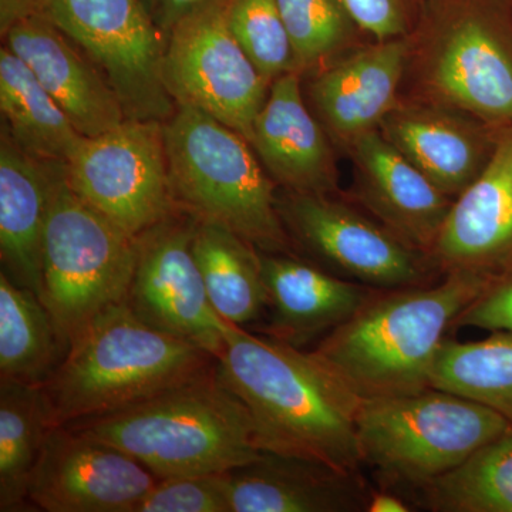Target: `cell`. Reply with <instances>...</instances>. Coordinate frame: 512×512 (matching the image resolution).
Instances as JSON below:
<instances>
[{"mask_svg":"<svg viewBox=\"0 0 512 512\" xmlns=\"http://www.w3.org/2000/svg\"><path fill=\"white\" fill-rule=\"evenodd\" d=\"M366 511L369 512H407L410 511L409 505L404 503L402 498L397 497L396 494L376 493L370 495L369 504H367Z\"/></svg>","mask_w":512,"mask_h":512,"instance_id":"obj_37","label":"cell"},{"mask_svg":"<svg viewBox=\"0 0 512 512\" xmlns=\"http://www.w3.org/2000/svg\"><path fill=\"white\" fill-rule=\"evenodd\" d=\"M163 74L175 104L205 111L252 143L271 84L229 28L228 0H207L174 26Z\"/></svg>","mask_w":512,"mask_h":512,"instance_id":"obj_10","label":"cell"},{"mask_svg":"<svg viewBox=\"0 0 512 512\" xmlns=\"http://www.w3.org/2000/svg\"><path fill=\"white\" fill-rule=\"evenodd\" d=\"M228 474L232 512L366 511L370 500L359 473L271 451Z\"/></svg>","mask_w":512,"mask_h":512,"instance_id":"obj_22","label":"cell"},{"mask_svg":"<svg viewBox=\"0 0 512 512\" xmlns=\"http://www.w3.org/2000/svg\"><path fill=\"white\" fill-rule=\"evenodd\" d=\"M157 481L119 448L57 426L33 468L28 501L47 512H136Z\"/></svg>","mask_w":512,"mask_h":512,"instance_id":"obj_14","label":"cell"},{"mask_svg":"<svg viewBox=\"0 0 512 512\" xmlns=\"http://www.w3.org/2000/svg\"><path fill=\"white\" fill-rule=\"evenodd\" d=\"M481 123L461 111L426 101H400L379 131L410 163L456 200L484 170L495 146Z\"/></svg>","mask_w":512,"mask_h":512,"instance_id":"obj_20","label":"cell"},{"mask_svg":"<svg viewBox=\"0 0 512 512\" xmlns=\"http://www.w3.org/2000/svg\"><path fill=\"white\" fill-rule=\"evenodd\" d=\"M3 128L32 156L69 163L84 137L32 70L8 46L0 50Z\"/></svg>","mask_w":512,"mask_h":512,"instance_id":"obj_24","label":"cell"},{"mask_svg":"<svg viewBox=\"0 0 512 512\" xmlns=\"http://www.w3.org/2000/svg\"><path fill=\"white\" fill-rule=\"evenodd\" d=\"M409 55V37L375 40L326 64L313 77L309 99L333 143L348 150L356 138L379 130L400 103Z\"/></svg>","mask_w":512,"mask_h":512,"instance_id":"obj_15","label":"cell"},{"mask_svg":"<svg viewBox=\"0 0 512 512\" xmlns=\"http://www.w3.org/2000/svg\"><path fill=\"white\" fill-rule=\"evenodd\" d=\"M430 386L483 404L512 426V333L491 332L478 342L444 340Z\"/></svg>","mask_w":512,"mask_h":512,"instance_id":"obj_28","label":"cell"},{"mask_svg":"<svg viewBox=\"0 0 512 512\" xmlns=\"http://www.w3.org/2000/svg\"><path fill=\"white\" fill-rule=\"evenodd\" d=\"M491 279L450 271L437 285L376 291L313 353L362 399L423 392L448 330Z\"/></svg>","mask_w":512,"mask_h":512,"instance_id":"obj_2","label":"cell"},{"mask_svg":"<svg viewBox=\"0 0 512 512\" xmlns=\"http://www.w3.org/2000/svg\"><path fill=\"white\" fill-rule=\"evenodd\" d=\"M228 473L158 480L138 504L136 512H232Z\"/></svg>","mask_w":512,"mask_h":512,"instance_id":"obj_32","label":"cell"},{"mask_svg":"<svg viewBox=\"0 0 512 512\" xmlns=\"http://www.w3.org/2000/svg\"><path fill=\"white\" fill-rule=\"evenodd\" d=\"M454 328L512 333V269L491 279L476 301L458 316Z\"/></svg>","mask_w":512,"mask_h":512,"instance_id":"obj_34","label":"cell"},{"mask_svg":"<svg viewBox=\"0 0 512 512\" xmlns=\"http://www.w3.org/2000/svg\"><path fill=\"white\" fill-rule=\"evenodd\" d=\"M36 16L82 50L119 97L127 119L164 123L173 116L163 74L167 37L144 0H42Z\"/></svg>","mask_w":512,"mask_h":512,"instance_id":"obj_9","label":"cell"},{"mask_svg":"<svg viewBox=\"0 0 512 512\" xmlns=\"http://www.w3.org/2000/svg\"><path fill=\"white\" fill-rule=\"evenodd\" d=\"M192 252L212 308L225 322L244 328L268 308L259 251L218 225L197 221Z\"/></svg>","mask_w":512,"mask_h":512,"instance_id":"obj_25","label":"cell"},{"mask_svg":"<svg viewBox=\"0 0 512 512\" xmlns=\"http://www.w3.org/2000/svg\"><path fill=\"white\" fill-rule=\"evenodd\" d=\"M64 346L35 292L0 274V382L45 384Z\"/></svg>","mask_w":512,"mask_h":512,"instance_id":"obj_27","label":"cell"},{"mask_svg":"<svg viewBox=\"0 0 512 512\" xmlns=\"http://www.w3.org/2000/svg\"><path fill=\"white\" fill-rule=\"evenodd\" d=\"M348 151L355 164V191L360 204L410 247L430 256L453 198L410 163L379 130L356 138Z\"/></svg>","mask_w":512,"mask_h":512,"instance_id":"obj_17","label":"cell"},{"mask_svg":"<svg viewBox=\"0 0 512 512\" xmlns=\"http://www.w3.org/2000/svg\"><path fill=\"white\" fill-rule=\"evenodd\" d=\"M42 0H0V33L2 36L20 20L36 16Z\"/></svg>","mask_w":512,"mask_h":512,"instance_id":"obj_36","label":"cell"},{"mask_svg":"<svg viewBox=\"0 0 512 512\" xmlns=\"http://www.w3.org/2000/svg\"><path fill=\"white\" fill-rule=\"evenodd\" d=\"M298 72L325 67L366 36L346 0H276Z\"/></svg>","mask_w":512,"mask_h":512,"instance_id":"obj_30","label":"cell"},{"mask_svg":"<svg viewBox=\"0 0 512 512\" xmlns=\"http://www.w3.org/2000/svg\"><path fill=\"white\" fill-rule=\"evenodd\" d=\"M510 426L487 406L434 387L407 396L363 399L357 416L363 464L390 483L420 490Z\"/></svg>","mask_w":512,"mask_h":512,"instance_id":"obj_8","label":"cell"},{"mask_svg":"<svg viewBox=\"0 0 512 512\" xmlns=\"http://www.w3.org/2000/svg\"><path fill=\"white\" fill-rule=\"evenodd\" d=\"M215 363L207 350L147 325L121 302L70 340L43 387L56 426H67L141 402Z\"/></svg>","mask_w":512,"mask_h":512,"instance_id":"obj_4","label":"cell"},{"mask_svg":"<svg viewBox=\"0 0 512 512\" xmlns=\"http://www.w3.org/2000/svg\"><path fill=\"white\" fill-rule=\"evenodd\" d=\"M217 370L247 406L262 451L359 473L363 399L315 353L231 325Z\"/></svg>","mask_w":512,"mask_h":512,"instance_id":"obj_1","label":"cell"},{"mask_svg":"<svg viewBox=\"0 0 512 512\" xmlns=\"http://www.w3.org/2000/svg\"><path fill=\"white\" fill-rule=\"evenodd\" d=\"M228 23L266 82L271 84L286 73L298 72L276 0H228Z\"/></svg>","mask_w":512,"mask_h":512,"instance_id":"obj_31","label":"cell"},{"mask_svg":"<svg viewBox=\"0 0 512 512\" xmlns=\"http://www.w3.org/2000/svg\"><path fill=\"white\" fill-rule=\"evenodd\" d=\"M430 258L444 272L495 278L512 269V133L453 201Z\"/></svg>","mask_w":512,"mask_h":512,"instance_id":"obj_16","label":"cell"},{"mask_svg":"<svg viewBox=\"0 0 512 512\" xmlns=\"http://www.w3.org/2000/svg\"><path fill=\"white\" fill-rule=\"evenodd\" d=\"M157 28L167 37L174 26L207 0H144Z\"/></svg>","mask_w":512,"mask_h":512,"instance_id":"obj_35","label":"cell"},{"mask_svg":"<svg viewBox=\"0 0 512 512\" xmlns=\"http://www.w3.org/2000/svg\"><path fill=\"white\" fill-rule=\"evenodd\" d=\"M278 211L289 237L357 284L379 291L429 285L437 268L382 222L330 195L288 191L278 198Z\"/></svg>","mask_w":512,"mask_h":512,"instance_id":"obj_12","label":"cell"},{"mask_svg":"<svg viewBox=\"0 0 512 512\" xmlns=\"http://www.w3.org/2000/svg\"><path fill=\"white\" fill-rule=\"evenodd\" d=\"M3 39L83 137L100 136L127 120L119 97L97 67L49 20H20Z\"/></svg>","mask_w":512,"mask_h":512,"instance_id":"obj_19","label":"cell"},{"mask_svg":"<svg viewBox=\"0 0 512 512\" xmlns=\"http://www.w3.org/2000/svg\"><path fill=\"white\" fill-rule=\"evenodd\" d=\"M137 255L138 237L84 202L60 164L43 237L39 299L66 348L100 313L126 302Z\"/></svg>","mask_w":512,"mask_h":512,"instance_id":"obj_7","label":"cell"},{"mask_svg":"<svg viewBox=\"0 0 512 512\" xmlns=\"http://www.w3.org/2000/svg\"><path fill=\"white\" fill-rule=\"evenodd\" d=\"M64 174L84 202L133 237L178 211L163 121L127 119L100 136L84 137Z\"/></svg>","mask_w":512,"mask_h":512,"instance_id":"obj_11","label":"cell"},{"mask_svg":"<svg viewBox=\"0 0 512 512\" xmlns=\"http://www.w3.org/2000/svg\"><path fill=\"white\" fill-rule=\"evenodd\" d=\"M427 0H346L360 29L373 40L409 37Z\"/></svg>","mask_w":512,"mask_h":512,"instance_id":"obj_33","label":"cell"},{"mask_svg":"<svg viewBox=\"0 0 512 512\" xmlns=\"http://www.w3.org/2000/svg\"><path fill=\"white\" fill-rule=\"evenodd\" d=\"M163 130L168 178L178 210L234 232L258 251L291 252L274 181L238 131L184 104H175Z\"/></svg>","mask_w":512,"mask_h":512,"instance_id":"obj_5","label":"cell"},{"mask_svg":"<svg viewBox=\"0 0 512 512\" xmlns=\"http://www.w3.org/2000/svg\"><path fill=\"white\" fill-rule=\"evenodd\" d=\"M67 426L136 458L158 480L228 473L262 454L251 414L217 363L141 402Z\"/></svg>","mask_w":512,"mask_h":512,"instance_id":"obj_3","label":"cell"},{"mask_svg":"<svg viewBox=\"0 0 512 512\" xmlns=\"http://www.w3.org/2000/svg\"><path fill=\"white\" fill-rule=\"evenodd\" d=\"M259 259L272 312L266 335L293 348L301 349L329 335L379 291L329 274L291 254L259 251Z\"/></svg>","mask_w":512,"mask_h":512,"instance_id":"obj_21","label":"cell"},{"mask_svg":"<svg viewBox=\"0 0 512 512\" xmlns=\"http://www.w3.org/2000/svg\"><path fill=\"white\" fill-rule=\"evenodd\" d=\"M421 491L431 511L512 512V426Z\"/></svg>","mask_w":512,"mask_h":512,"instance_id":"obj_29","label":"cell"},{"mask_svg":"<svg viewBox=\"0 0 512 512\" xmlns=\"http://www.w3.org/2000/svg\"><path fill=\"white\" fill-rule=\"evenodd\" d=\"M197 220L178 210L138 235V255L126 303L161 332L195 343L215 359L225 346V322L212 308L194 252Z\"/></svg>","mask_w":512,"mask_h":512,"instance_id":"obj_13","label":"cell"},{"mask_svg":"<svg viewBox=\"0 0 512 512\" xmlns=\"http://www.w3.org/2000/svg\"><path fill=\"white\" fill-rule=\"evenodd\" d=\"M508 0H427L410 39L417 100L484 123L512 120Z\"/></svg>","mask_w":512,"mask_h":512,"instance_id":"obj_6","label":"cell"},{"mask_svg":"<svg viewBox=\"0 0 512 512\" xmlns=\"http://www.w3.org/2000/svg\"><path fill=\"white\" fill-rule=\"evenodd\" d=\"M57 161L23 150L6 128L0 134V256L3 271L39 296L43 237Z\"/></svg>","mask_w":512,"mask_h":512,"instance_id":"obj_23","label":"cell"},{"mask_svg":"<svg viewBox=\"0 0 512 512\" xmlns=\"http://www.w3.org/2000/svg\"><path fill=\"white\" fill-rule=\"evenodd\" d=\"M328 131L306 106L301 73L278 77L254 123V148L266 173L286 191H338V165Z\"/></svg>","mask_w":512,"mask_h":512,"instance_id":"obj_18","label":"cell"},{"mask_svg":"<svg viewBox=\"0 0 512 512\" xmlns=\"http://www.w3.org/2000/svg\"><path fill=\"white\" fill-rule=\"evenodd\" d=\"M53 427L43 384L0 382V511L28 505L30 476Z\"/></svg>","mask_w":512,"mask_h":512,"instance_id":"obj_26","label":"cell"}]
</instances>
